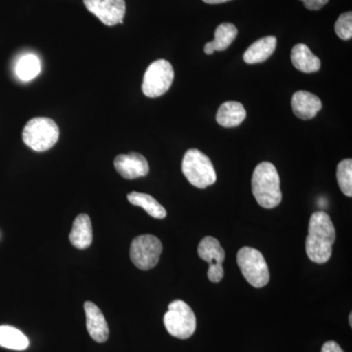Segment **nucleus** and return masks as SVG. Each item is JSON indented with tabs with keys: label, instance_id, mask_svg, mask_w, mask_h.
I'll use <instances>...</instances> for the list:
<instances>
[{
	"label": "nucleus",
	"instance_id": "1",
	"mask_svg": "<svg viewBox=\"0 0 352 352\" xmlns=\"http://www.w3.org/2000/svg\"><path fill=\"white\" fill-rule=\"evenodd\" d=\"M335 241L336 229L331 217L325 212H314L309 219L305 241L308 258L315 263H327L332 256Z\"/></svg>",
	"mask_w": 352,
	"mask_h": 352
},
{
	"label": "nucleus",
	"instance_id": "2",
	"mask_svg": "<svg viewBox=\"0 0 352 352\" xmlns=\"http://www.w3.org/2000/svg\"><path fill=\"white\" fill-rule=\"evenodd\" d=\"M252 190L258 205L264 208L278 207L282 201L280 176L274 164L263 162L254 168Z\"/></svg>",
	"mask_w": 352,
	"mask_h": 352
},
{
	"label": "nucleus",
	"instance_id": "3",
	"mask_svg": "<svg viewBox=\"0 0 352 352\" xmlns=\"http://www.w3.org/2000/svg\"><path fill=\"white\" fill-rule=\"evenodd\" d=\"M182 173L197 188H207L217 182V173L212 161L200 150L190 149L182 161Z\"/></svg>",
	"mask_w": 352,
	"mask_h": 352
},
{
	"label": "nucleus",
	"instance_id": "4",
	"mask_svg": "<svg viewBox=\"0 0 352 352\" xmlns=\"http://www.w3.org/2000/svg\"><path fill=\"white\" fill-rule=\"evenodd\" d=\"M59 127L50 118H34L30 120L23 131V141L36 152L51 149L59 139Z\"/></svg>",
	"mask_w": 352,
	"mask_h": 352
},
{
	"label": "nucleus",
	"instance_id": "5",
	"mask_svg": "<svg viewBox=\"0 0 352 352\" xmlns=\"http://www.w3.org/2000/svg\"><path fill=\"white\" fill-rule=\"evenodd\" d=\"M164 324L173 337L186 340L195 333L196 316L186 302L176 300L168 305V312L164 316Z\"/></svg>",
	"mask_w": 352,
	"mask_h": 352
},
{
	"label": "nucleus",
	"instance_id": "6",
	"mask_svg": "<svg viewBox=\"0 0 352 352\" xmlns=\"http://www.w3.org/2000/svg\"><path fill=\"white\" fill-rule=\"evenodd\" d=\"M237 263L243 276L254 288H263L270 282V268L263 254L258 250L242 248L237 254Z\"/></svg>",
	"mask_w": 352,
	"mask_h": 352
},
{
	"label": "nucleus",
	"instance_id": "7",
	"mask_svg": "<svg viewBox=\"0 0 352 352\" xmlns=\"http://www.w3.org/2000/svg\"><path fill=\"white\" fill-rule=\"evenodd\" d=\"M175 78V71L170 62L160 59L153 62L146 69L143 78V94L150 98H156L168 91Z\"/></svg>",
	"mask_w": 352,
	"mask_h": 352
},
{
	"label": "nucleus",
	"instance_id": "8",
	"mask_svg": "<svg viewBox=\"0 0 352 352\" xmlns=\"http://www.w3.org/2000/svg\"><path fill=\"white\" fill-rule=\"evenodd\" d=\"M163 252V245L156 236L140 235L132 241L131 259L136 267L141 270H149L159 263Z\"/></svg>",
	"mask_w": 352,
	"mask_h": 352
},
{
	"label": "nucleus",
	"instance_id": "9",
	"mask_svg": "<svg viewBox=\"0 0 352 352\" xmlns=\"http://www.w3.org/2000/svg\"><path fill=\"white\" fill-rule=\"evenodd\" d=\"M200 258L210 264L208 277L214 283H219L224 276L222 263L226 259V252L220 245L219 241L212 236H207L201 241L198 247Z\"/></svg>",
	"mask_w": 352,
	"mask_h": 352
},
{
	"label": "nucleus",
	"instance_id": "10",
	"mask_svg": "<svg viewBox=\"0 0 352 352\" xmlns=\"http://www.w3.org/2000/svg\"><path fill=\"white\" fill-rule=\"evenodd\" d=\"M83 3L87 10L96 16L104 25L112 27L124 24L126 15L124 0H83Z\"/></svg>",
	"mask_w": 352,
	"mask_h": 352
},
{
	"label": "nucleus",
	"instance_id": "11",
	"mask_svg": "<svg viewBox=\"0 0 352 352\" xmlns=\"http://www.w3.org/2000/svg\"><path fill=\"white\" fill-rule=\"evenodd\" d=\"M116 170L126 179L144 177L149 173L147 160L139 153L131 152L127 155H119L113 161Z\"/></svg>",
	"mask_w": 352,
	"mask_h": 352
},
{
	"label": "nucleus",
	"instance_id": "12",
	"mask_svg": "<svg viewBox=\"0 0 352 352\" xmlns=\"http://www.w3.org/2000/svg\"><path fill=\"white\" fill-rule=\"evenodd\" d=\"M85 311L87 316V332L90 337L99 344L107 342L110 331L100 308L94 302H87L85 303Z\"/></svg>",
	"mask_w": 352,
	"mask_h": 352
},
{
	"label": "nucleus",
	"instance_id": "13",
	"mask_svg": "<svg viewBox=\"0 0 352 352\" xmlns=\"http://www.w3.org/2000/svg\"><path fill=\"white\" fill-rule=\"evenodd\" d=\"M292 108L300 120L314 119L322 109V102L316 95L308 91H296L292 98Z\"/></svg>",
	"mask_w": 352,
	"mask_h": 352
},
{
	"label": "nucleus",
	"instance_id": "14",
	"mask_svg": "<svg viewBox=\"0 0 352 352\" xmlns=\"http://www.w3.org/2000/svg\"><path fill=\"white\" fill-rule=\"evenodd\" d=\"M94 240V231L90 217L87 214L78 215L74 221L73 228L69 233L71 244L76 249H87Z\"/></svg>",
	"mask_w": 352,
	"mask_h": 352
},
{
	"label": "nucleus",
	"instance_id": "15",
	"mask_svg": "<svg viewBox=\"0 0 352 352\" xmlns=\"http://www.w3.org/2000/svg\"><path fill=\"white\" fill-rule=\"evenodd\" d=\"M291 59L294 67L303 73H315L319 71L321 67L320 59L315 56L305 44L298 43L294 46Z\"/></svg>",
	"mask_w": 352,
	"mask_h": 352
},
{
	"label": "nucleus",
	"instance_id": "16",
	"mask_svg": "<svg viewBox=\"0 0 352 352\" xmlns=\"http://www.w3.org/2000/svg\"><path fill=\"white\" fill-rule=\"evenodd\" d=\"M277 39L275 36H265L252 44L244 54V61L248 64L263 63L276 50Z\"/></svg>",
	"mask_w": 352,
	"mask_h": 352
},
{
	"label": "nucleus",
	"instance_id": "17",
	"mask_svg": "<svg viewBox=\"0 0 352 352\" xmlns=\"http://www.w3.org/2000/svg\"><path fill=\"white\" fill-rule=\"evenodd\" d=\"M247 117L245 107L239 102L228 101L220 106L217 113V122L223 127L240 126Z\"/></svg>",
	"mask_w": 352,
	"mask_h": 352
},
{
	"label": "nucleus",
	"instance_id": "18",
	"mask_svg": "<svg viewBox=\"0 0 352 352\" xmlns=\"http://www.w3.org/2000/svg\"><path fill=\"white\" fill-rule=\"evenodd\" d=\"M238 34L237 28L230 23H223L217 28L214 32V39L210 43H206V54L212 55L215 51L226 50L231 43L235 41Z\"/></svg>",
	"mask_w": 352,
	"mask_h": 352
},
{
	"label": "nucleus",
	"instance_id": "19",
	"mask_svg": "<svg viewBox=\"0 0 352 352\" xmlns=\"http://www.w3.org/2000/svg\"><path fill=\"white\" fill-rule=\"evenodd\" d=\"M127 200L131 205L144 208L146 212L154 219H163L166 217V208L148 194L131 192L127 195Z\"/></svg>",
	"mask_w": 352,
	"mask_h": 352
},
{
	"label": "nucleus",
	"instance_id": "20",
	"mask_svg": "<svg viewBox=\"0 0 352 352\" xmlns=\"http://www.w3.org/2000/svg\"><path fill=\"white\" fill-rule=\"evenodd\" d=\"M30 342L24 333L12 326H0V346L14 351H24Z\"/></svg>",
	"mask_w": 352,
	"mask_h": 352
},
{
	"label": "nucleus",
	"instance_id": "21",
	"mask_svg": "<svg viewBox=\"0 0 352 352\" xmlns=\"http://www.w3.org/2000/svg\"><path fill=\"white\" fill-rule=\"evenodd\" d=\"M16 75L23 82H30L39 75L41 71V61L34 54H27L21 57L16 65Z\"/></svg>",
	"mask_w": 352,
	"mask_h": 352
},
{
	"label": "nucleus",
	"instance_id": "22",
	"mask_svg": "<svg viewBox=\"0 0 352 352\" xmlns=\"http://www.w3.org/2000/svg\"><path fill=\"white\" fill-rule=\"evenodd\" d=\"M337 180L340 190L344 195L352 197V160L340 162L337 168Z\"/></svg>",
	"mask_w": 352,
	"mask_h": 352
},
{
	"label": "nucleus",
	"instance_id": "23",
	"mask_svg": "<svg viewBox=\"0 0 352 352\" xmlns=\"http://www.w3.org/2000/svg\"><path fill=\"white\" fill-rule=\"evenodd\" d=\"M335 31L340 39L349 41L352 38V13L342 14L335 25Z\"/></svg>",
	"mask_w": 352,
	"mask_h": 352
},
{
	"label": "nucleus",
	"instance_id": "24",
	"mask_svg": "<svg viewBox=\"0 0 352 352\" xmlns=\"http://www.w3.org/2000/svg\"><path fill=\"white\" fill-rule=\"evenodd\" d=\"M308 10H319L328 3L329 0H300Z\"/></svg>",
	"mask_w": 352,
	"mask_h": 352
},
{
	"label": "nucleus",
	"instance_id": "25",
	"mask_svg": "<svg viewBox=\"0 0 352 352\" xmlns=\"http://www.w3.org/2000/svg\"><path fill=\"white\" fill-rule=\"evenodd\" d=\"M321 352H344V349L340 346L339 344L333 342V340H329L325 342L322 346Z\"/></svg>",
	"mask_w": 352,
	"mask_h": 352
},
{
	"label": "nucleus",
	"instance_id": "26",
	"mask_svg": "<svg viewBox=\"0 0 352 352\" xmlns=\"http://www.w3.org/2000/svg\"><path fill=\"white\" fill-rule=\"evenodd\" d=\"M204 2L208 4H220L224 2L230 1V0H203Z\"/></svg>",
	"mask_w": 352,
	"mask_h": 352
},
{
	"label": "nucleus",
	"instance_id": "27",
	"mask_svg": "<svg viewBox=\"0 0 352 352\" xmlns=\"http://www.w3.org/2000/svg\"><path fill=\"white\" fill-rule=\"evenodd\" d=\"M349 324L352 326V314H349Z\"/></svg>",
	"mask_w": 352,
	"mask_h": 352
}]
</instances>
